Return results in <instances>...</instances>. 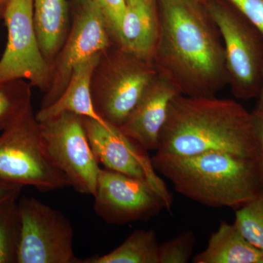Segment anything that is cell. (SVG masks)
I'll use <instances>...</instances> for the list:
<instances>
[{
    "mask_svg": "<svg viewBox=\"0 0 263 263\" xmlns=\"http://www.w3.org/2000/svg\"><path fill=\"white\" fill-rule=\"evenodd\" d=\"M100 54L89 57L76 66L61 96L47 108L40 109L35 114L38 122L70 112L106 124V121L95 110L91 92V77Z\"/></svg>",
    "mask_w": 263,
    "mask_h": 263,
    "instance_id": "cell-15",
    "label": "cell"
},
{
    "mask_svg": "<svg viewBox=\"0 0 263 263\" xmlns=\"http://www.w3.org/2000/svg\"><path fill=\"white\" fill-rule=\"evenodd\" d=\"M0 181L32 186L41 192L70 186L43 148L32 106L0 136Z\"/></svg>",
    "mask_w": 263,
    "mask_h": 263,
    "instance_id": "cell-6",
    "label": "cell"
},
{
    "mask_svg": "<svg viewBox=\"0 0 263 263\" xmlns=\"http://www.w3.org/2000/svg\"><path fill=\"white\" fill-rule=\"evenodd\" d=\"M258 103L259 105H263V73H262V86H261L260 91H259V94L258 96Z\"/></svg>",
    "mask_w": 263,
    "mask_h": 263,
    "instance_id": "cell-27",
    "label": "cell"
},
{
    "mask_svg": "<svg viewBox=\"0 0 263 263\" xmlns=\"http://www.w3.org/2000/svg\"><path fill=\"white\" fill-rule=\"evenodd\" d=\"M100 8L108 23L115 43L118 32L126 6L127 0H91Z\"/></svg>",
    "mask_w": 263,
    "mask_h": 263,
    "instance_id": "cell-23",
    "label": "cell"
},
{
    "mask_svg": "<svg viewBox=\"0 0 263 263\" xmlns=\"http://www.w3.org/2000/svg\"><path fill=\"white\" fill-rule=\"evenodd\" d=\"M262 263H263V260H262Z\"/></svg>",
    "mask_w": 263,
    "mask_h": 263,
    "instance_id": "cell-31",
    "label": "cell"
},
{
    "mask_svg": "<svg viewBox=\"0 0 263 263\" xmlns=\"http://www.w3.org/2000/svg\"><path fill=\"white\" fill-rule=\"evenodd\" d=\"M18 197H13L0 205V263H17Z\"/></svg>",
    "mask_w": 263,
    "mask_h": 263,
    "instance_id": "cell-20",
    "label": "cell"
},
{
    "mask_svg": "<svg viewBox=\"0 0 263 263\" xmlns=\"http://www.w3.org/2000/svg\"><path fill=\"white\" fill-rule=\"evenodd\" d=\"M263 251L246 239L234 223L221 221L206 248L193 257L194 263H262Z\"/></svg>",
    "mask_w": 263,
    "mask_h": 263,
    "instance_id": "cell-17",
    "label": "cell"
},
{
    "mask_svg": "<svg viewBox=\"0 0 263 263\" xmlns=\"http://www.w3.org/2000/svg\"><path fill=\"white\" fill-rule=\"evenodd\" d=\"M31 84L23 79L0 82V130H5L32 106Z\"/></svg>",
    "mask_w": 263,
    "mask_h": 263,
    "instance_id": "cell-19",
    "label": "cell"
},
{
    "mask_svg": "<svg viewBox=\"0 0 263 263\" xmlns=\"http://www.w3.org/2000/svg\"><path fill=\"white\" fill-rule=\"evenodd\" d=\"M160 32L154 53L157 72L180 94L213 98L228 84L221 35L196 0H157Z\"/></svg>",
    "mask_w": 263,
    "mask_h": 263,
    "instance_id": "cell-1",
    "label": "cell"
},
{
    "mask_svg": "<svg viewBox=\"0 0 263 263\" xmlns=\"http://www.w3.org/2000/svg\"><path fill=\"white\" fill-rule=\"evenodd\" d=\"M153 62L114 44L102 52L91 81L97 113L117 127L136 106L157 75Z\"/></svg>",
    "mask_w": 263,
    "mask_h": 263,
    "instance_id": "cell-4",
    "label": "cell"
},
{
    "mask_svg": "<svg viewBox=\"0 0 263 263\" xmlns=\"http://www.w3.org/2000/svg\"><path fill=\"white\" fill-rule=\"evenodd\" d=\"M33 22L43 56L51 66L70 29L67 0H33Z\"/></svg>",
    "mask_w": 263,
    "mask_h": 263,
    "instance_id": "cell-16",
    "label": "cell"
},
{
    "mask_svg": "<svg viewBox=\"0 0 263 263\" xmlns=\"http://www.w3.org/2000/svg\"><path fill=\"white\" fill-rule=\"evenodd\" d=\"M8 1V0H0V8L3 7V10H4L5 5L6 4L7 2Z\"/></svg>",
    "mask_w": 263,
    "mask_h": 263,
    "instance_id": "cell-28",
    "label": "cell"
},
{
    "mask_svg": "<svg viewBox=\"0 0 263 263\" xmlns=\"http://www.w3.org/2000/svg\"><path fill=\"white\" fill-rule=\"evenodd\" d=\"M252 114L254 137L258 147V169L263 188V105L257 104Z\"/></svg>",
    "mask_w": 263,
    "mask_h": 263,
    "instance_id": "cell-25",
    "label": "cell"
},
{
    "mask_svg": "<svg viewBox=\"0 0 263 263\" xmlns=\"http://www.w3.org/2000/svg\"><path fill=\"white\" fill-rule=\"evenodd\" d=\"M150 1H154V0H150Z\"/></svg>",
    "mask_w": 263,
    "mask_h": 263,
    "instance_id": "cell-30",
    "label": "cell"
},
{
    "mask_svg": "<svg viewBox=\"0 0 263 263\" xmlns=\"http://www.w3.org/2000/svg\"><path fill=\"white\" fill-rule=\"evenodd\" d=\"M93 197L97 215L114 226L146 221L168 211L163 197L148 181L101 167Z\"/></svg>",
    "mask_w": 263,
    "mask_h": 263,
    "instance_id": "cell-11",
    "label": "cell"
},
{
    "mask_svg": "<svg viewBox=\"0 0 263 263\" xmlns=\"http://www.w3.org/2000/svg\"><path fill=\"white\" fill-rule=\"evenodd\" d=\"M39 122L43 148L76 192L94 196L100 167L95 158L83 117L65 112Z\"/></svg>",
    "mask_w": 263,
    "mask_h": 263,
    "instance_id": "cell-8",
    "label": "cell"
},
{
    "mask_svg": "<svg viewBox=\"0 0 263 263\" xmlns=\"http://www.w3.org/2000/svg\"><path fill=\"white\" fill-rule=\"evenodd\" d=\"M152 160L157 172L168 179L178 193L206 206L237 209L263 190L257 162L238 156L156 152Z\"/></svg>",
    "mask_w": 263,
    "mask_h": 263,
    "instance_id": "cell-3",
    "label": "cell"
},
{
    "mask_svg": "<svg viewBox=\"0 0 263 263\" xmlns=\"http://www.w3.org/2000/svg\"><path fill=\"white\" fill-rule=\"evenodd\" d=\"M159 247L155 230H137L110 253L80 259V263H159Z\"/></svg>",
    "mask_w": 263,
    "mask_h": 263,
    "instance_id": "cell-18",
    "label": "cell"
},
{
    "mask_svg": "<svg viewBox=\"0 0 263 263\" xmlns=\"http://www.w3.org/2000/svg\"><path fill=\"white\" fill-rule=\"evenodd\" d=\"M196 1L199 2V3H202V4H205V3H206L208 0H196Z\"/></svg>",
    "mask_w": 263,
    "mask_h": 263,
    "instance_id": "cell-29",
    "label": "cell"
},
{
    "mask_svg": "<svg viewBox=\"0 0 263 263\" xmlns=\"http://www.w3.org/2000/svg\"><path fill=\"white\" fill-rule=\"evenodd\" d=\"M3 17L8 42L0 59V82L23 79L46 93L51 85V66L38 42L33 0H8Z\"/></svg>",
    "mask_w": 263,
    "mask_h": 263,
    "instance_id": "cell-10",
    "label": "cell"
},
{
    "mask_svg": "<svg viewBox=\"0 0 263 263\" xmlns=\"http://www.w3.org/2000/svg\"><path fill=\"white\" fill-rule=\"evenodd\" d=\"M255 27L263 37V0H226Z\"/></svg>",
    "mask_w": 263,
    "mask_h": 263,
    "instance_id": "cell-24",
    "label": "cell"
},
{
    "mask_svg": "<svg viewBox=\"0 0 263 263\" xmlns=\"http://www.w3.org/2000/svg\"><path fill=\"white\" fill-rule=\"evenodd\" d=\"M156 152L181 156L223 152L258 164L252 114L230 99L178 95L170 105Z\"/></svg>",
    "mask_w": 263,
    "mask_h": 263,
    "instance_id": "cell-2",
    "label": "cell"
},
{
    "mask_svg": "<svg viewBox=\"0 0 263 263\" xmlns=\"http://www.w3.org/2000/svg\"><path fill=\"white\" fill-rule=\"evenodd\" d=\"M179 95L172 83L157 73L119 129L144 149L156 152L170 105Z\"/></svg>",
    "mask_w": 263,
    "mask_h": 263,
    "instance_id": "cell-13",
    "label": "cell"
},
{
    "mask_svg": "<svg viewBox=\"0 0 263 263\" xmlns=\"http://www.w3.org/2000/svg\"><path fill=\"white\" fill-rule=\"evenodd\" d=\"M17 263H80L73 250V228L60 211L32 197L18 200Z\"/></svg>",
    "mask_w": 263,
    "mask_h": 263,
    "instance_id": "cell-7",
    "label": "cell"
},
{
    "mask_svg": "<svg viewBox=\"0 0 263 263\" xmlns=\"http://www.w3.org/2000/svg\"><path fill=\"white\" fill-rule=\"evenodd\" d=\"M233 223L249 243L263 251V190L236 209Z\"/></svg>",
    "mask_w": 263,
    "mask_h": 263,
    "instance_id": "cell-21",
    "label": "cell"
},
{
    "mask_svg": "<svg viewBox=\"0 0 263 263\" xmlns=\"http://www.w3.org/2000/svg\"><path fill=\"white\" fill-rule=\"evenodd\" d=\"M24 186L0 181V205L13 197H19Z\"/></svg>",
    "mask_w": 263,
    "mask_h": 263,
    "instance_id": "cell-26",
    "label": "cell"
},
{
    "mask_svg": "<svg viewBox=\"0 0 263 263\" xmlns=\"http://www.w3.org/2000/svg\"><path fill=\"white\" fill-rule=\"evenodd\" d=\"M70 11V29L51 66V85L40 109L47 108L61 96L76 66L114 44L105 16L92 1L72 0Z\"/></svg>",
    "mask_w": 263,
    "mask_h": 263,
    "instance_id": "cell-9",
    "label": "cell"
},
{
    "mask_svg": "<svg viewBox=\"0 0 263 263\" xmlns=\"http://www.w3.org/2000/svg\"><path fill=\"white\" fill-rule=\"evenodd\" d=\"M159 32L157 0H127L115 44L153 62Z\"/></svg>",
    "mask_w": 263,
    "mask_h": 263,
    "instance_id": "cell-14",
    "label": "cell"
},
{
    "mask_svg": "<svg viewBox=\"0 0 263 263\" xmlns=\"http://www.w3.org/2000/svg\"><path fill=\"white\" fill-rule=\"evenodd\" d=\"M196 243L191 230L171 238L159 247V263H187L193 257Z\"/></svg>",
    "mask_w": 263,
    "mask_h": 263,
    "instance_id": "cell-22",
    "label": "cell"
},
{
    "mask_svg": "<svg viewBox=\"0 0 263 263\" xmlns=\"http://www.w3.org/2000/svg\"><path fill=\"white\" fill-rule=\"evenodd\" d=\"M204 5L221 35L232 92L240 100L258 98L263 73L262 36L226 0H208Z\"/></svg>",
    "mask_w": 263,
    "mask_h": 263,
    "instance_id": "cell-5",
    "label": "cell"
},
{
    "mask_svg": "<svg viewBox=\"0 0 263 263\" xmlns=\"http://www.w3.org/2000/svg\"><path fill=\"white\" fill-rule=\"evenodd\" d=\"M90 146L99 164L106 169L152 183L163 197L171 212L173 196L157 174L148 151L126 136L110 123L83 117Z\"/></svg>",
    "mask_w": 263,
    "mask_h": 263,
    "instance_id": "cell-12",
    "label": "cell"
}]
</instances>
